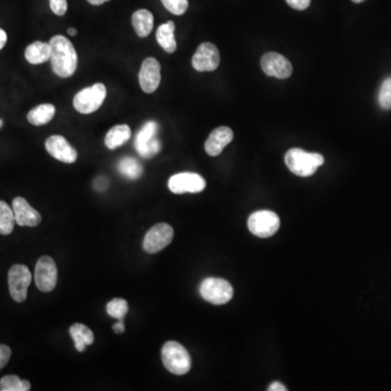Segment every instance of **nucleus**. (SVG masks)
<instances>
[{"instance_id":"39448f33","label":"nucleus","mask_w":391,"mask_h":391,"mask_svg":"<svg viewBox=\"0 0 391 391\" xmlns=\"http://www.w3.org/2000/svg\"><path fill=\"white\" fill-rule=\"evenodd\" d=\"M199 291L204 300L215 305L229 302L234 296V289L231 284L223 278L217 277L206 278L200 285Z\"/></svg>"},{"instance_id":"f03ea898","label":"nucleus","mask_w":391,"mask_h":391,"mask_svg":"<svg viewBox=\"0 0 391 391\" xmlns=\"http://www.w3.org/2000/svg\"><path fill=\"white\" fill-rule=\"evenodd\" d=\"M285 163L293 174L300 178H309L324 164V157L320 153H307L299 148H293L286 153Z\"/></svg>"},{"instance_id":"c85d7f7f","label":"nucleus","mask_w":391,"mask_h":391,"mask_svg":"<svg viewBox=\"0 0 391 391\" xmlns=\"http://www.w3.org/2000/svg\"><path fill=\"white\" fill-rule=\"evenodd\" d=\"M167 11L175 15H184L188 9V0H161Z\"/></svg>"},{"instance_id":"f8f14e48","label":"nucleus","mask_w":391,"mask_h":391,"mask_svg":"<svg viewBox=\"0 0 391 391\" xmlns=\"http://www.w3.org/2000/svg\"><path fill=\"white\" fill-rule=\"evenodd\" d=\"M220 60L221 58L217 46L212 43H204L194 52L192 64L196 71L212 72L219 67Z\"/></svg>"},{"instance_id":"ddd939ff","label":"nucleus","mask_w":391,"mask_h":391,"mask_svg":"<svg viewBox=\"0 0 391 391\" xmlns=\"http://www.w3.org/2000/svg\"><path fill=\"white\" fill-rule=\"evenodd\" d=\"M139 85L147 94H153L160 86L161 64L155 58H146L141 63V71L138 74Z\"/></svg>"},{"instance_id":"f704fd0d","label":"nucleus","mask_w":391,"mask_h":391,"mask_svg":"<svg viewBox=\"0 0 391 391\" xmlns=\"http://www.w3.org/2000/svg\"><path fill=\"white\" fill-rule=\"evenodd\" d=\"M114 330L116 334H123L125 332V326H124L123 320H120V322L114 325Z\"/></svg>"},{"instance_id":"9d476101","label":"nucleus","mask_w":391,"mask_h":391,"mask_svg":"<svg viewBox=\"0 0 391 391\" xmlns=\"http://www.w3.org/2000/svg\"><path fill=\"white\" fill-rule=\"evenodd\" d=\"M167 185H169V190L173 194H183L187 192L198 194L204 190L207 183L201 175L197 173L184 172L171 176Z\"/></svg>"},{"instance_id":"2eb2a0df","label":"nucleus","mask_w":391,"mask_h":391,"mask_svg":"<svg viewBox=\"0 0 391 391\" xmlns=\"http://www.w3.org/2000/svg\"><path fill=\"white\" fill-rule=\"evenodd\" d=\"M15 223L19 227H35L40 224L42 215L31 207V204L22 197H17L13 202Z\"/></svg>"},{"instance_id":"20e7f679","label":"nucleus","mask_w":391,"mask_h":391,"mask_svg":"<svg viewBox=\"0 0 391 391\" xmlns=\"http://www.w3.org/2000/svg\"><path fill=\"white\" fill-rule=\"evenodd\" d=\"M107 96L105 84L96 83L79 91L73 99L74 109L82 114H94L102 106Z\"/></svg>"},{"instance_id":"f257e3e1","label":"nucleus","mask_w":391,"mask_h":391,"mask_svg":"<svg viewBox=\"0 0 391 391\" xmlns=\"http://www.w3.org/2000/svg\"><path fill=\"white\" fill-rule=\"evenodd\" d=\"M49 44L52 47L50 63L52 71L62 79L72 77L77 71L79 57L71 40L62 35H56L52 37Z\"/></svg>"},{"instance_id":"7c9ffc66","label":"nucleus","mask_w":391,"mask_h":391,"mask_svg":"<svg viewBox=\"0 0 391 391\" xmlns=\"http://www.w3.org/2000/svg\"><path fill=\"white\" fill-rule=\"evenodd\" d=\"M11 358V349L6 344H0V371L8 365Z\"/></svg>"},{"instance_id":"5701e85b","label":"nucleus","mask_w":391,"mask_h":391,"mask_svg":"<svg viewBox=\"0 0 391 391\" xmlns=\"http://www.w3.org/2000/svg\"><path fill=\"white\" fill-rule=\"evenodd\" d=\"M56 114V108L54 105L44 104L35 107L27 114V121L32 125L42 126L49 123Z\"/></svg>"},{"instance_id":"473e14b6","label":"nucleus","mask_w":391,"mask_h":391,"mask_svg":"<svg viewBox=\"0 0 391 391\" xmlns=\"http://www.w3.org/2000/svg\"><path fill=\"white\" fill-rule=\"evenodd\" d=\"M109 187V181L107 180L106 178L104 176H99L95 180L94 182V188L97 190V192H106Z\"/></svg>"},{"instance_id":"7ed1b4c3","label":"nucleus","mask_w":391,"mask_h":391,"mask_svg":"<svg viewBox=\"0 0 391 391\" xmlns=\"http://www.w3.org/2000/svg\"><path fill=\"white\" fill-rule=\"evenodd\" d=\"M162 363L167 371L174 375L187 374L192 369V358L184 346L178 342H165L162 347Z\"/></svg>"},{"instance_id":"2f4dec72","label":"nucleus","mask_w":391,"mask_h":391,"mask_svg":"<svg viewBox=\"0 0 391 391\" xmlns=\"http://www.w3.org/2000/svg\"><path fill=\"white\" fill-rule=\"evenodd\" d=\"M288 5L296 10H305L310 6L311 0H286Z\"/></svg>"},{"instance_id":"4be33fe9","label":"nucleus","mask_w":391,"mask_h":391,"mask_svg":"<svg viewBox=\"0 0 391 391\" xmlns=\"http://www.w3.org/2000/svg\"><path fill=\"white\" fill-rule=\"evenodd\" d=\"M158 123L155 121H149L138 132L135 138V148L137 153L143 157L148 144L157 138Z\"/></svg>"},{"instance_id":"0eeeda50","label":"nucleus","mask_w":391,"mask_h":391,"mask_svg":"<svg viewBox=\"0 0 391 391\" xmlns=\"http://www.w3.org/2000/svg\"><path fill=\"white\" fill-rule=\"evenodd\" d=\"M32 283V274L26 266L15 264L8 274V285L11 297L15 302L26 300L27 288Z\"/></svg>"},{"instance_id":"4c0bfd02","label":"nucleus","mask_w":391,"mask_h":391,"mask_svg":"<svg viewBox=\"0 0 391 391\" xmlns=\"http://www.w3.org/2000/svg\"><path fill=\"white\" fill-rule=\"evenodd\" d=\"M68 34H69L70 36H75V35L77 34V29H74V27H69V29H68Z\"/></svg>"},{"instance_id":"f3484780","label":"nucleus","mask_w":391,"mask_h":391,"mask_svg":"<svg viewBox=\"0 0 391 391\" xmlns=\"http://www.w3.org/2000/svg\"><path fill=\"white\" fill-rule=\"evenodd\" d=\"M52 47L49 43L34 42L25 49V59L31 64H42L50 60Z\"/></svg>"},{"instance_id":"6e6552de","label":"nucleus","mask_w":391,"mask_h":391,"mask_svg":"<svg viewBox=\"0 0 391 391\" xmlns=\"http://www.w3.org/2000/svg\"><path fill=\"white\" fill-rule=\"evenodd\" d=\"M35 284L43 293L52 291L57 285L58 270L54 259L40 256L35 266Z\"/></svg>"},{"instance_id":"ea45409f","label":"nucleus","mask_w":391,"mask_h":391,"mask_svg":"<svg viewBox=\"0 0 391 391\" xmlns=\"http://www.w3.org/2000/svg\"><path fill=\"white\" fill-rule=\"evenodd\" d=\"M3 120H1V118H0V128H3Z\"/></svg>"},{"instance_id":"412c9836","label":"nucleus","mask_w":391,"mask_h":391,"mask_svg":"<svg viewBox=\"0 0 391 391\" xmlns=\"http://www.w3.org/2000/svg\"><path fill=\"white\" fill-rule=\"evenodd\" d=\"M70 335L74 342L75 349L84 352L86 346L93 344L95 340L94 334L87 326L83 324H74L70 328Z\"/></svg>"},{"instance_id":"4468645a","label":"nucleus","mask_w":391,"mask_h":391,"mask_svg":"<svg viewBox=\"0 0 391 391\" xmlns=\"http://www.w3.org/2000/svg\"><path fill=\"white\" fill-rule=\"evenodd\" d=\"M45 147L48 153L56 160L69 164L77 160V151L70 145L69 141L63 136H50L45 143Z\"/></svg>"},{"instance_id":"bb28decb","label":"nucleus","mask_w":391,"mask_h":391,"mask_svg":"<svg viewBox=\"0 0 391 391\" xmlns=\"http://www.w3.org/2000/svg\"><path fill=\"white\" fill-rule=\"evenodd\" d=\"M107 312H108L111 318L123 320L124 316L128 312V301L125 299H121V298H116V299L111 300L107 305Z\"/></svg>"},{"instance_id":"c756f323","label":"nucleus","mask_w":391,"mask_h":391,"mask_svg":"<svg viewBox=\"0 0 391 391\" xmlns=\"http://www.w3.org/2000/svg\"><path fill=\"white\" fill-rule=\"evenodd\" d=\"M50 9L52 13L56 15H66L68 11V1L67 0H49Z\"/></svg>"},{"instance_id":"dca6fc26","label":"nucleus","mask_w":391,"mask_h":391,"mask_svg":"<svg viewBox=\"0 0 391 391\" xmlns=\"http://www.w3.org/2000/svg\"><path fill=\"white\" fill-rule=\"evenodd\" d=\"M233 138H234V133L227 126H220V128H215L212 130V133L210 134L207 141L204 144L206 153L211 157L221 155L223 149L233 141Z\"/></svg>"},{"instance_id":"58836bf2","label":"nucleus","mask_w":391,"mask_h":391,"mask_svg":"<svg viewBox=\"0 0 391 391\" xmlns=\"http://www.w3.org/2000/svg\"><path fill=\"white\" fill-rule=\"evenodd\" d=\"M352 1H353V3H363V1H365V0H352Z\"/></svg>"},{"instance_id":"72a5a7b5","label":"nucleus","mask_w":391,"mask_h":391,"mask_svg":"<svg viewBox=\"0 0 391 391\" xmlns=\"http://www.w3.org/2000/svg\"><path fill=\"white\" fill-rule=\"evenodd\" d=\"M268 391H286L288 390L285 385L282 384L279 381H274L268 388Z\"/></svg>"},{"instance_id":"c9c22d12","label":"nucleus","mask_w":391,"mask_h":391,"mask_svg":"<svg viewBox=\"0 0 391 391\" xmlns=\"http://www.w3.org/2000/svg\"><path fill=\"white\" fill-rule=\"evenodd\" d=\"M8 37L7 33L0 29V50L5 47L6 43H7Z\"/></svg>"},{"instance_id":"9b49d317","label":"nucleus","mask_w":391,"mask_h":391,"mask_svg":"<svg viewBox=\"0 0 391 391\" xmlns=\"http://www.w3.org/2000/svg\"><path fill=\"white\" fill-rule=\"evenodd\" d=\"M261 68L268 77L288 79L293 74V66L287 58L277 52H268L261 59Z\"/></svg>"},{"instance_id":"aec40b11","label":"nucleus","mask_w":391,"mask_h":391,"mask_svg":"<svg viewBox=\"0 0 391 391\" xmlns=\"http://www.w3.org/2000/svg\"><path fill=\"white\" fill-rule=\"evenodd\" d=\"M130 136H132V130H130V126L126 125V124H118V125L111 128L107 133L106 138H105V145L110 151H114L116 148L128 143L130 141Z\"/></svg>"},{"instance_id":"a878e982","label":"nucleus","mask_w":391,"mask_h":391,"mask_svg":"<svg viewBox=\"0 0 391 391\" xmlns=\"http://www.w3.org/2000/svg\"><path fill=\"white\" fill-rule=\"evenodd\" d=\"M31 383L23 381L15 375H7L0 379V389L1 391H29L31 390Z\"/></svg>"},{"instance_id":"1a4fd4ad","label":"nucleus","mask_w":391,"mask_h":391,"mask_svg":"<svg viewBox=\"0 0 391 391\" xmlns=\"http://www.w3.org/2000/svg\"><path fill=\"white\" fill-rule=\"evenodd\" d=\"M174 231L167 223H159L151 227L144 239V250L148 254H157L172 243Z\"/></svg>"},{"instance_id":"6ab92c4d","label":"nucleus","mask_w":391,"mask_h":391,"mask_svg":"<svg viewBox=\"0 0 391 391\" xmlns=\"http://www.w3.org/2000/svg\"><path fill=\"white\" fill-rule=\"evenodd\" d=\"M132 24L138 37L149 36L153 29V15L147 9L135 11L132 15Z\"/></svg>"},{"instance_id":"a211bd4d","label":"nucleus","mask_w":391,"mask_h":391,"mask_svg":"<svg viewBox=\"0 0 391 391\" xmlns=\"http://www.w3.org/2000/svg\"><path fill=\"white\" fill-rule=\"evenodd\" d=\"M175 23L173 21L161 24L158 27L155 38L162 49L167 54H173L178 48L174 36Z\"/></svg>"},{"instance_id":"b1692460","label":"nucleus","mask_w":391,"mask_h":391,"mask_svg":"<svg viewBox=\"0 0 391 391\" xmlns=\"http://www.w3.org/2000/svg\"><path fill=\"white\" fill-rule=\"evenodd\" d=\"M118 172L128 180H137L143 174V165L135 158L125 157L118 161Z\"/></svg>"},{"instance_id":"393cba45","label":"nucleus","mask_w":391,"mask_h":391,"mask_svg":"<svg viewBox=\"0 0 391 391\" xmlns=\"http://www.w3.org/2000/svg\"><path fill=\"white\" fill-rule=\"evenodd\" d=\"M15 219L13 208L5 201H0V234L9 235L15 229Z\"/></svg>"},{"instance_id":"423d86ee","label":"nucleus","mask_w":391,"mask_h":391,"mask_svg":"<svg viewBox=\"0 0 391 391\" xmlns=\"http://www.w3.org/2000/svg\"><path fill=\"white\" fill-rule=\"evenodd\" d=\"M281 227L277 214L268 210H262L251 214L248 219L249 231L259 238L273 236Z\"/></svg>"},{"instance_id":"cd10ccee","label":"nucleus","mask_w":391,"mask_h":391,"mask_svg":"<svg viewBox=\"0 0 391 391\" xmlns=\"http://www.w3.org/2000/svg\"><path fill=\"white\" fill-rule=\"evenodd\" d=\"M379 106L384 110L391 109V77H387L381 84L378 95Z\"/></svg>"},{"instance_id":"e433bc0d","label":"nucleus","mask_w":391,"mask_h":391,"mask_svg":"<svg viewBox=\"0 0 391 391\" xmlns=\"http://www.w3.org/2000/svg\"><path fill=\"white\" fill-rule=\"evenodd\" d=\"M91 5L100 6L104 5L105 3H108L109 0H87Z\"/></svg>"}]
</instances>
